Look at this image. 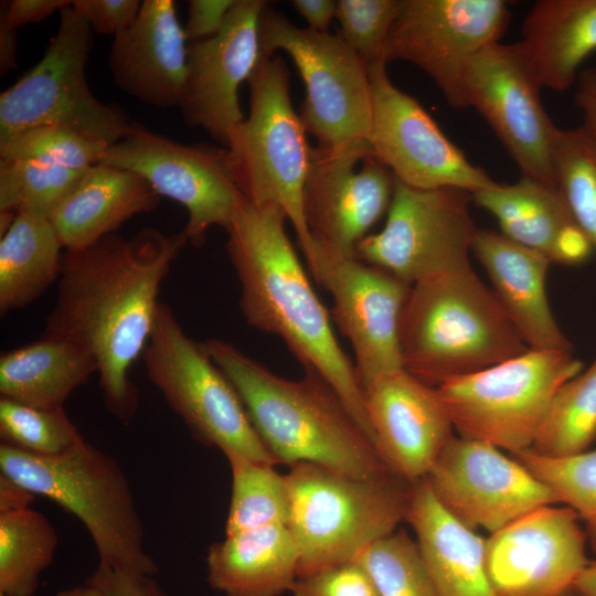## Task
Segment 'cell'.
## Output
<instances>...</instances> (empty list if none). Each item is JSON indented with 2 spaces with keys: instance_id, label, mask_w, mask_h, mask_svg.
<instances>
[{
  "instance_id": "f546056e",
  "label": "cell",
  "mask_w": 596,
  "mask_h": 596,
  "mask_svg": "<svg viewBox=\"0 0 596 596\" xmlns=\"http://www.w3.org/2000/svg\"><path fill=\"white\" fill-rule=\"evenodd\" d=\"M490 212L508 238L558 263L561 247L578 226L557 187L521 177L471 194Z\"/></svg>"
},
{
  "instance_id": "4316f807",
  "label": "cell",
  "mask_w": 596,
  "mask_h": 596,
  "mask_svg": "<svg viewBox=\"0 0 596 596\" xmlns=\"http://www.w3.org/2000/svg\"><path fill=\"white\" fill-rule=\"evenodd\" d=\"M517 45L541 88L567 91L596 51V0L535 2Z\"/></svg>"
},
{
  "instance_id": "7bdbcfd3",
  "label": "cell",
  "mask_w": 596,
  "mask_h": 596,
  "mask_svg": "<svg viewBox=\"0 0 596 596\" xmlns=\"http://www.w3.org/2000/svg\"><path fill=\"white\" fill-rule=\"evenodd\" d=\"M72 7L89 23L93 32L116 35L137 19L139 0H73Z\"/></svg>"
},
{
  "instance_id": "db71d44e",
  "label": "cell",
  "mask_w": 596,
  "mask_h": 596,
  "mask_svg": "<svg viewBox=\"0 0 596 596\" xmlns=\"http://www.w3.org/2000/svg\"><path fill=\"white\" fill-rule=\"evenodd\" d=\"M561 596H577V595L575 594V592L573 590V588H571V589H568L567 592H565V593H564L563 595H561Z\"/></svg>"
},
{
  "instance_id": "cb8c5ba5",
  "label": "cell",
  "mask_w": 596,
  "mask_h": 596,
  "mask_svg": "<svg viewBox=\"0 0 596 596\" xmlns=\"http://www.w3.org/2000/svg\"><path fill=\"white\" fill-rule=\"evenodd\" d=\"M472 254L486 269L492 291L530 350L573 351L547 299V257L501 232L480 228L472 242Z\"/></svg>"
},
{
  "instance_id": "74e56055",
  "label": "cell",
  "mask_w": 596,
  "mask_h": 596,
  "mask_svg": "<svg viewBox=\"0 0 596 596\" xmlns=\"http://www.w3.org/2000/svg\"><path fill=\"white\" fill-rule=\"evenodd\" d=\"M512 456L547 485L560 503L578 514L596 553V449L562 458L541 456L531 449Z\"/></svg>"
},
{
  "instance_id": "5b68a950",
  "label": "cell",
  "mask_w": 596,
  "mask_h": 596,
  "mask_svg": "<svg viewBox=\"0 0 596 596\" xmlns=\"http://www.w3.org/2000/svg\"><path fill=\"white\" fill-rule=\"evenodd\" d=\"M0 471L76 517L97 551L98 565L153 576L145 530L128 477L119 462L85 439L56 456L1 443Z\"/></svg>"
},
{
  "instance_id": "8d00e7d4",
  "label": "cell",
  "mask_w": 596,
  "mask_h": 596,
  "mask_svg": "<svg viewBox=\"0 0 596 596\" xmlns=\"http://www.w3.org/2000/svg\"><path fill=\"white\" fill-rule=\"evenodd\" d=\"M379 596H438L417 542L404 530L365 547L355 558Z\"/></svg>"
},
{
  "instance_id": "ab89813d",
  "label": "cell",
  "mask_w": 596,
  "mask_h": 596,
  "mask_svg": "<svg viewBox=\"0 0 596 596\" xmlns=\"http://www.w3.org/2000/svg\"><path fill=\"white\" fill-rule=\"evenodd\" d=\"M108 148L72 130L34 127L0 142V158L86 170L99 163Z\"/></svg>"
},
{
  "instance_id": "7dc6e473",
  "label": "cell",
  "mask_w": 596,
  "mask_h": 596,
  "mask_svg": "<svg viewBox=\"0 0 596 596\" xmlns=\"http://www.w3.org/2000/svg\"><path fill=\"white\" fill-rule=\"evenodd\" d=\"M575 103L583 116V128L596 142V67L581 71Z\"/></svg>"
},
{
  "instance_id": "836d02e7",
  "label": "cell",
  "mask_w": 596,
  "mask_h": 596,
  "mask_svg": "<svg viewBox=\"0 0 596 596\" xmlns=\"http://www.w3.org/2000/svg\"><path fill=\"white\" fill-rule=\"evenodd\" d=\"M596 439V360L555 394L531 449L562 458L589 449Z\"/></svg>"
},
{
  "instance_id": "7a4b0ae2",
  "label": "cell",
  "mask_w": 596,
  "mask_h": 596,
  "mask_svg": "<svg viewBox=\"0 0 596 596\" xmlns=\"http://www.w3.org/2000/svg\"><path fill=\"white\" fill-rule=\"evenodd\" d=\"M286 220L281 207L257 206L244 198L225 230L242 315L249 326L279 337L306 371L326 381L375 446L354 363L338 343L286 233Z\"/></svg>"
},
{
  "instance_id": "8992f818",
  "label": "cell",
  "mask_w": 596,
  "mask_h": 596,
  "mask_svg": "<svg viewBox=\"0 0 596 596\" xmlns=\"http://www.w3.org/2000/svg\"><path fill=\"white\" fill-rule=\"evenodd\" d=\"M286 479L287 526L299 553L298 577L354 561L406 519L412 483L392 472L360 478L300 462Z\"/></svg>"
},
{
  "instance_id": "30bf717a",
  "label": "cell",
  "mask_w": 596,
  "mask_h": 596,
  "mask_svg": "<svg viewBox=\"0 0 596 596\" xmlns=\"http://www.w3.org/2000/svg\"><path fill=\"white\" fill-rule=\"evenodd\" d=\"M264 55L286 52L302 78L300 118L317 147L370 151L372 96L368 68L339 34L292 24L266 4L259 18Z\"/></svg>"
},
{
  "instance_id": "f907efd6",
  "label": "cell",
  "mask_w": 596,
  "mask_h": 596,
  "mask_svg": "<svg viewBox=\"0 0 596 596\" xmlns=\"http://www.w3.org/2000/svg\"><path fill=\"white\" fill-rule=\"evenodd\" d=\"M18 32L17 28L0 18V75L4 76L17 67Z\"/></svg>"
},
{
  "instance_id": "d6a6232c",
  "label": "cell",
  "mask_w": 596,
  "mask_h": 596,
  "mask_svg": "<svg viewBox=\"0 0 596 596\" xmlns=\"http://www.w3.org/2000/svg\"><path fill=\"white\" fill-rule=\"evenodd\" d=\"M232 473L225 535L268 525H287L290 496L286 476L273 465L235 451L223 454Z\"/></svg>"
},
{
  "instance_id": "ee69618b",
  "label": "cell",
  "mask_w": 596,
  "mask_h": 596,
  "mask_svg": "<svg viewBox=\"0 0 596 596\" xmlns=\"http://www.w3.org/2000/svg\"><path fill=\"white\" fill-rule=\"evenodd\" d=\"M106 596H167L152 576L135 575L98 565L86 581Z\"/></svg>"
},
{
  "instance_id": "f35d334b",
  "label": "cell",
  "mask_w": 596,
  "mask_h": 596,
  "mask_svg": "<svg viewBox=\"0 0 596 596\" xmlns=\"http://www.w3.org/2000/svg\"><path fill=\"white\" fill-rule=\"evenodd\" d=\"M2 443L42 455H61L84 440L63 409H44L0 397Z\"/></svg>"
},
{
  "instance_id": "681fc988",
  "label": "cell",
  "mask_w": 596,
  "mask_h": 596,
  "mask_svg": "<svg viewBox=\"0 0 596 596\" xmlns=\"http://www.w3.org/2000/svg\"><path fill=\"white\" fill-rule=\"evenodd\" d=\"M35 494L4 475H0V513L30 508Z\"/></svg>"
},
{
  "instance_id": "8fae6325",
  "label": "cell",
  "mask_w": 596,
  "mask_h": 596,
  "mask_svg": "<svg viewBox=\"0 0 596 596\" xmlns=\"http://www.w3.org/2000/svg\"><path fill=\"white\" fill-rule=\"evenodd\" d=\"M142 358L149 380L198 441L277 465L232 383L164 302Z\"/></svg>"
},
{
  "instance_id": "7c38bea8",
  "label": "cell",
  "mask_w": 596,
  "mask_h": 596,
  "mask_svg": "<svg viewBox=\"0 0 596 596\" xmlns=\"http://www.w3.org/2000/svg\"><path fill=\"white\" fill-rule=\"evenodd\" d=\"M469 192L415 189L395 180L384 227L356 246L355 256L414 285L470 268L475 225Z\"/></svg>"
},
{
  "instance_id": "ffe728a7",
  "label": "cell",
  "mask_w": 596,
  "mask_h": 596,
  "mask_svg": "<svg viewBox=\"0 0 596 596\" xmlns=\"http://www.w3.org/2000/svg\"><path fill=\"white\" fill-rule=\"evenodd\" d=\"M264 0H236L221 31L187 47V71L179 104L183 121L201 127L226 148L230 131L244 118L238 87L262 57L259 18Z\"/></svg>"
},
{
  "instance_id": "d4e9b609",
  "label": "cell",
  "mask_w": 596,
  "mask_h": 596,
  "mask_svg": "<svg viewBox=\"0 0 596 596\" xmlns=\"http://www.w3.org/2000/svg\"><path fill=\"white\" fill-rule=\"evenodd\" d=\"M406 521L438 596H496L486 565V539L453 517L426 478L412 483Z\"/></svg>"
},
{
  "instance_id": "44dd1931",
  "label": "cell",
  "mask_w": 596,
  "mask_h": 596,
  "mask_svg": "<svg viewBox=\"0 0 596 596\" xmlns=\"http://www.w3.org/2000/svg\"><path fill=\"white\" fill-rule=\"evenodd\" d=\"M395 178L370 151L312 147L302 193L310 234L345 255L389 211Z\"/></svg>"
},
{
  "instance_id": "1f68e13d",
  "label": "cell",
  "mask_w": 596,
  "mask_h": 596,
  "mask_svg": "<svg viewBox=\"0 0 596 596\" xmlns=\"http://www.w3.org/2000/svg\"><path fill=\"white\" fill-rule=\"evenodd\" d=\"M58 544L52 522L31 508L0 513V592L34 596Z\"/></svg>"
},
{
  "instance_id": "603a6c76",
  "label": "cell",
  "mask_w": 596,
  "mask_h": 596,
  "mask_svg": "<svg viewBox=\"0 0 596 596\" xmlns=\"http://www.w3.org/2000/svg\"><path fill=\"white\" fill-rule=\"evenodd\" d=\"M187 38L173 0H143L135 22L114 36L108 66L115 85L159 108L178 107L187 71Z\"/></svg>"
},
{
  "instance_id": "5bb4252c",
  "label": "cell",
  "mask_w": 596,
  "mask_h": 596,
  "mask_svg": "<svg viewBox=\"0 0 596 596\" xmlns=\"http://www.w3.org/2000/svg\"><path fill=\"white\" fill-rule=\"evenodd\" d=\"M99 163L131 170L160 196L182 204L188 212L182 233L194 247L204 244L212 226L226 230L244 199L232 179L226 148L180 143L137 123Z\"/></svg>"
},
{
  "instance_id": "ac0fdd59",
  "label": "cell",
  "mask_w": 596,
  "mask_h": 596,
  "mask_svg": "<svg viewBox=\"0 0 596 596\" xmlns=\"http://www.w3.org/2000/svg\"><path fill=\"white\" fill-rule=\"evenodd\" d=\"M426 480L453 517L490 534L532 510L560 503L553 490L515 458L488 443L455 435Z\"/></svg>"
},
{
  "instance_id": "e0dca14e",
  "label": "cell",
  "mask_w": 596,
  "mask_h": 596,
  "mask_svg": "<svg viewBox=\"0 0 596 596\" xmlns=\"http://www.w3.org/2000/svg\"><path fill=\"white\" fill-rule=\"evenodd\" d=\"M465 107L475 108L499 138L521 175L557 187V127L545 111L541 86L517 43L497 42L475 55L464 77Z\"/></svg>"
},
{
  "instance_id": "7402d4cb",
  "label": "cell",
  "mask_w": 596,
  "mask_h": 596,
  "mask_svg": "<svg viewBox=\"0 0 596 596\" xmlns=\"http://www.w3.org/2000/svg\"><path fill=\"white\" fill-rule=\"evenodd\" d=\"M364 394L387 468L409 483L426 478L455 430L438 390L400 370L372 382Z\"/></svg>"
},
{
  "instance_id": "ba28073f",
  "label": "cell",
  "mask_w": 596,
  "mask_h": 596,
  "mask_svg": "<svg viewBox=\"0 0 596 596\" xmlns=\"http://www.w3.org/2000/svg\"><path fill=\"white\" fill-rule=\"evenodd\" d=\"M94 45L89 23L71 6L44 55L0 94V142L34 127H57L109 146L123 140L134 123L89 89L86 65Z\"/></svg>"
},
{
  "instance_id": "9a60e30c",
  "label": "cell",
  "mask_w": 596,
  "mask_h": 596,
  "mask_svg": "<svg viewBox=\"0 0 596 596\" xmlns=\"http://www.w3.org/2000/svg\"><path fill=\"white\" fill-rule=\"evenodd\" d=\"M510 17L504 0H402L386 43V63L417 66L450 106L464 108L467 65L500 42Z\"/></svg>"
},
{
  "instance_id": "2e32d148",
  "label": "cell",
  "mask_w": 596,
  "mask_h": 596,
  "mask_svg": "<svg viewBox=\"0 0 596 596\" xmlns=\"http://www.w3.org/2000/svg\"><path fill=\"white\" fill-rule=\"evenodd\" d=\"M385 61L368 67L372 96L369 146L407 187L455 188L473 194L498 182L475 166L411 95L390 79Z\"/></svg>"
},
{
  "instance_id": "277c9868",
  "label": "cell",
  "mask_w": 596,
  "mask_h": 596,
  "mask_svg": "<svg viewBox=\"0 0 596 596\" xmlns=\"http://www.w3.org/2000/svg\"><path fill=\"white\" fill-rule=\"evenodd\" d=\"M530 350L472 268L415 283L401 330L403 369L432 387Z\"/></svg>"
},
{
  "instance_id": "52a82bcc",
  "label": "cell",
  "mask_w": 596,
  "mask_h": 596,
  "mask_svg": "<svg viewBox=\"0 0 596 596\" xmlns=\"http://www.w3.org/2000/svg\"><path fill=\"white\" fill-rule=\"evenodd\" d=\"M247 83L248 115L228 134V169L252 204L277 205L285 211L302 249L312 240L302 210L312 147L291 104L285 60L262 54Z\"/></svg>"
},
{
  "instance_id": "4fadbf2b",
  "label": "cell",
  "mask_w": 596,
  "mask_h": 596,
  "mask_svg": "<svg viewBox=\"0 0 596 596\" xmlns=\"http://www.w3.org/2000/svg\"><path fill=\"white\" fill-rule=\"evenodd\" d=\"M301 251L316 281L333 298L332 317L351 342L363 391L404 370L401 330L413 285L313 236Z\"/></svg>"
},
{
  "instance_id": "83f0119b",
  "label": "cell",
  "mask_w": 596,
  "mask_h": 596,
  "mask_svg": "<svg viewBox=\"0 0 596 596\" xmlns=\"http://www.w3.org/2000/svg\"><path fill=\"white\" fill-rule=\"evenodd\" d=\"M299 553L287 525L225 535L206 554L207 582L225 596H281L298 578Z\"/></svg>"
},
{
  "instance_id": "bcb514c9",
  "label": "cell",
  "mask_w": 596,
  "mask_h": 596,
  "mask_svg": "<svg viewBox=\"0 0 596 596\" xmlns=\"http://www.w3.org/2000/svg\"><path fill=\"white\" fill-rule=\"evenodd\" d=\"M68 0H13L1 18L14 28L39 23L71 6Z\"/></svg>"
},
{
  "instance_id": "b9f144b4",
  "label": "cell",
  "mask_w": 596,
  "mask_h": 596,
  "mask_svg": "<svg viewBox=\"0 0 596 596\" xmlns=\"http://www.w3.org/2000/svg\"><path fill=\"white\" fill-rule=\"evenodd\" d=\"M290 593L292 596H379L370 576L354 561L298 577Z\"/></svg>"
},
{
  "instance_id": "11a10c76",
  "label": "cell",
  "mask_w": 596,
  "mask_h": 596,
  "mask_svg": "<svg viewBox=\"0 0 596 596\" xmlns=\"http://www.w3.org/2000/svg\"><path fill=\"white\" fill-rule=\"evenodd\" d=\"M0 596H8V595H6L4 593H1V592H0Z\"/></svg>"
},
{
  "instance_id": "60d3db41",
  "label": "cell",
  "mask_w": 596,
  "mask_h": 596,
  "mask_svg": "<svg viewBox=\"0 0 596 596\" xmlns=\"http://www.w3.org/2000/svg\"><path fill=\"white\" fill-rule=\"evenodd\" d=\"M401 3L402 0L337 1L340 35L366 68L376 62H386V43Z\"/></svg>"
},
{
  "instance_id": "484cf974",
  "label": "cell",
  "mask_w": 596,
  "mask_h": 596,
  "mask_svg": "<svg viewBox=\"0 0 596 596\" xmlns=\"http://www.w3.org/2000/svg\"><path fill=\"white\" fill-rule=\"evenodd\" d=\"M159 202L160 195L140 174L97 163L49 220L64 251H77L115 233L135 215L153 211Z\"/></svg>"
},
{
  "instance_id": "6da1fadb",
  "label": "cell",
  "mask_w": 596,
  "mask_h": 596,
  "mask_svg": "<svg viewBox=\"0 0 596 596\" xmlns=\"http://www.w3.org/2000/svg\"><path fill=\"white\" fill-rule=\"evenodd\" d=\"M185 244L182 232L145 227L129 238L111 233L64 251L44 336L72 341L94 358L103 402L121 422L137 413L130 370L150 340L160 287Z\"/></svg>"
},
{
  "instance_id": "f6af8a7d",
  "label": "cell",
  "mask_w": 596,
  "mask_h": 596,
  "mask_svg": "<svg viewBox=\"0 0 596 596\" xmlns=\"http://www.w3.org/2000/svg\"><path fill=\"white\" fill-rule=\"evenodd\" d=\"M236 0H191L184 33L189 43L210 39L223 28Z\"/></svg>"
},
{
  "instance_id": "d6986e66",
  "label": "cell",
  "mask_w": 596,
  "mask_h": 596,
  "mask_svg": "<svg viewBox=\"0 0 596 596\" xmlns=\"http://www.w3.org/2000/svg\"><path fill=\"white\" fill-rule=\"evenodd\" d=\"M588 539L570 507L544 505L486 539L496 596H561L587 566Z\"/></svg>"
},
{
  "instance_id": "e575fe53",
  "label": "cell",
  "mask_w": 596,
  "mask_h": 596,
  "mask_svg": "<svg viewBox=\"0 0 596 596\" xmlns=\"http://www.w3.org/2000/svg\"><path fill=\"white\" fill-rule=\"evenodd\" d=\"M86 170L0 158V212L50 219Z\"/></svg>"
},
{
  "instance_id": "d590c367",
  "label": "cell",
  "mask_w": 596,
  "mask_h": 596,
  "mask_svg": "<svg viewBox=\"0 0 596 596\" xmlns=\"http://www.w3.org/2000/svg\"><path fill=\"white\" fill-rule=\"evenodd\" d=\"M554 173L575 222L596 248V142L583 127L557 129Z\"/></svg>"
},
{
  "instance_id": "4dcf8cb0",
  "label": "cell",
  "mask_w": 596,
  "mask_h": 596,
  "mask_svg": "<svg viewBox=\"0 0 596 596\" xmlns=\"http://www.w3.org/2000/svg\"><path fill=\"white\" fill-rule=\"evenodd\" d=\"M64 248L46 217L20 212L0 241V313L24 308L57 283Z\"/></svg>"
},
{
  "instance_id": "f1b7e54d",
  "label": "cell",
  "mask_w": 596,
  "mask_h": 596,
  "mask_svg": "<svg viewBox=\"0 0 596 596\" xmlns=\"http://www.w3.org/2000/svg\"><path fill=\"white\" fill-rule=\"evenodd\" d=\"M94 358L63 338L42 339L0 358L1 397L44 409H63L71 394L93 373Z\"/></svg>"
},
{
  "instance_id": "816d5d0a",
  "label": "cell",
  "mask_w": 596,
  "mask_h": 596,
  "mask_svg": "<svg viewBox=\"0 0 596 596\" xmlns=\"http://www.w3.org/2000/svg\"><path fill=\"white\" fill-rule=\"evenodd\" d=\"M577 596H596V558L589 560L573 586Z\"/></svg>"
},
{
  "instance_id": "c3c4849f",
  "label": "cell",
  "mask_w": 596,
  "mask_h": 596,
  "mask_svg": "<svg viewBox=\"0 0 596 596\" xmlns=\"http://www.w3.org/2000/svg\"><path fill=\"white\" fill-rule=\"evenodd\" d=\"M291 6L308 23V29L322 33L329 32V26L336 18L337 1L294 0Z\"/></svg>"
},
{
  "instance_id": "9c48e42d",
  "label": "cell",
  "mask_w": 596,
  "mask_h": 596,
  "mask_svg": "<svg viewBox=\"0 0 596 596\" xmlns=\"http://www.w3.org/2000/svg\"><path fill=\"white\" fill-rule=\"evenodd\" d=\"M582 371L573 351L528 350L437 390L458 436L514 454L532 447L555 394Z\"/></svg>"
},
{
  "instance_id": "3957f363",
  "label": "cell",
  "mask_w": 596,
  "mask_h": 596,
  "mask_svg": "<svg viewBox=\"0 0 596 596\" xmlns=\"http://www.w3.org/2000/svg\"><path fill=\"white\" fill-rule=\"evenodd\" d=\"M202 344L236 390L277 464L309 462L360 478L392 472L319 375L306 371L300 380H287L227 341L207 339Z\"/></svg>"
},
{
  "instance_id": "f5cc1de1",
  "label": "cell",
  "mask_w": 596,
  "mask_h": 596,
  "mask_svg": "<svg viewBox=\"0 0 596 596\" xmlns=\"http://www.w3.org/2000/svg\"><path fill=\"white\" fill-rule=\"evenodd\" d=\"M54 596H106L99 588L85 584L57 592Z\"/></svg>"
}]
</instances>
